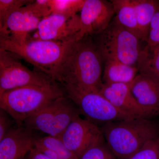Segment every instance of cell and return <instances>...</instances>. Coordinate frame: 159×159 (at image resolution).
Masks as SVG:
<instances>
[{"mask_svg": "<svg viewBox=\"0 0 159 159\" xmlns=\"http://www.w3.org/2000/svg\"><path fill=\"white\" fill-rule=\"evenodd\" d=\"M103 58L91 36L76 41L55 71L53 80L83 90L99 92Z\"/></svg>", "mask_w": 159, "mask_h": 159, "instance_id": "6da1fadb", "label": "cell"}, {"mask_svg": "<svg viewBox=\"0 0 159 159\" xmlns=\"http://www.w3.org/2000/svg\"><path fill=\"white\" fill-rule=\"evenodd\" d=\"M101 130L107 145L119 159H129L159 135V125L148 118L108 122L103 125Z\"/></svg>", "mask_w": 159, "mask_h": 159, "instance_id": "7a4b0ae2", "label": "cell"}, {"mask_svg": "<svg viewBox=\"0 0 159 159\" xmlns=\"http://www.w3.org/2000/svg\"><path fill=\"white\" fill-rule=\"evenodd\" d=\"M75 41L61 42L38 38L19 41L6 34L0 35V49L24 58L54 80L57 68Z\"/></svg>", "mask_w": 159, "mask_h": 159, "instance_id": "3957f363", "label": "cell"}, {"mask_svg": "<svg viewBox=\"0 0 159 159\" xmlns=\"http://www.w3.org/2000/svg\"><path fill=\"white\" fill-rule=\"evenodd\" d=\"M55 83L45 85H28L6 91L0 95V107L20 125L44 106L65 96Z\"/></svg>", "mask_w": 159, "mask_h": 159, "instance_id": "277c9868", "label": "cell"}, {"mask_svg": "<svg viewBox=\"0 0 159 159\" xmlns=\"http://www.w3.org/2000/svg\"><path fill=\"white\" fill-rule=\"evenodd\" d=\"M139 40L114 16L108 27L99 34L95 43L104 60L116 61L135 66L141 54Z\"/></svg>", "mask_w": 159, "mask_h": 159, "instance_id": "5b68a950", "label": "cell"}, {"mask_svg": "<svg viewBox=\"0 0 159 159\" xmlns=\"http://www.w3.org/2000/svg\"><path fill=\"white\" fill-rule=\"evenodd\" d=\"M80 114L74 102L64 96L51 101L24 122L29 129L60 138Z\"/></svg>", "mask_w": 159, "mask_h": 159, "instance_id": "8992f818", "label": "cell"}, {"mask_svg": "<svg viewBox=\"0 0 159 159\" xmlns=\"http://www.w3.org/2000/svg\"><path fill=\"white\" fill-rule=\"evenodd\" d=\"M62 86L66 97L74 102L80 113L95 124L133 119L118 111L99 92L83 90L71 85Z\"/></svg>", "mask_w": 159, "mask_h": 159, "instance_id": "52a82bcc", "label": "cell"}, {"mask_svg": "<svg viewBox=\"0 0 159 159\" xmlns=\"http://www.w3.org/2000/svg\"><path fill=\"white\" fill-rule=\"evenodd\" d=\"M45 75L23 65L16 55L0 49V95L11 90L28 85H45L55 83Z\"/></svg>", "mask_w": 159, "mask_h": 159, "instance_id": "ba28073f", "label": "cell"}, {"mask_svg": "<svg viewBox=\"0 0 159 159\" xmlns=\"http://www.w3.org/2000/svg\"><path fill=\"white\" fill-rule=\"evenodd\" d=\"M59 139L80 158L92 146L105 142L101 129L80 116L71 122Z\"/></svg>", "mask_w": 159, "mask_h": 159, "instance_id": "9c48e42d", "label": "cell"}, {"mask_svg": "<svg viewBox=\"0 0 159 159\" xmlns=\"http://www.w3.org/2000/svg\"><path fill=\"white\" fill-rule=\"evenodd\" d=\"M80 30V17L77 14H51L41 20L37 29L38 38L61 42L78 40Z\"/></svg>", "mask_w": 159, "mask_h": 159, "instance_id": "30bf717a", "label": "cell"}, {"mask_svg": "<svg viewBox=\"0 0 159 159\" xmlns=\"http://www.w3.org/2000/svg\"><path fill=\"white\" fill-rule=\"evenodd\" d=\"M80 12L78 40L101 34L108 27L115 14L111 2L103 0H85Z\"/></svg>", "mask_w": 159, "mask_h": 159, "instance_id": "8fae6325", "label": "cell"}, {"mask_svg": "<svg viewBox=\"0 0 159 159\" xmlns=\"http://www.w3.org/2000/svg\"><path fill=\"white\" fill-rule=\"evenodd\" d=\"M99 93L115 108L127 116L148 119L153 117L134 97L130 84L103 83Z\"/></svg>", "mask_w": 159, "mask_h": 159, "instance_id": "7c38bea8", "label": "cell"}, {"mask_svg": "<svg viewBox=\"0 0 159 159\" xmlns=\"http://www.w3.org/2000/svg\"><path fill=\"white\" fill-rule=\"evenodd\" d=\"M33 1L9 16L0 28V35L8 34L17 40L28 39L29 33L38 29L43 14L32 4Z\"/></svg>", "mask_w": 159, "mask_h": 159, "instance_id": "4fadbf2b", "label": "cell"}, {"mask_svg": "<svg viewBox=\"0 0 159 159\" xmlns=\"http://www.w3.org/2000/svg\"><path fill=\"white\" fill-rule=\"evenodd\" d=\"M31 129H11L0 141V159H23L34 147L36 139Z\"/></svg>", "mask_w": 159, "mask_h": 159, "instance_id": "5bb4252c", "label": "cell"}, {"mask_svg": "<svg viewBox=\"0 0 159 159\" xmlns=\"http://www.w3.org/2000/svg\"><path fill=\"white\" fill-rule=\"evenodd\" d=\"M130 87L140 105L153 116L159 115V78L140 73L131 83Z\"/></svg>", "mask_w": 159, "mask_h": 159, "instance_id": "9a60e30c", "label": "cell"}, {"mask_svg": "<svg viewBox=\"0 0 159 159\" xmlns=\"http://www.w3.org/2000/svg\"><path fill=\"white\" fill-rule=\"evenodd\" d=\"M135 66L116 61H105L102 80L104 84H130L138 75Z\"/></svg>", "mask_w": 159, "mask_h": 159, "instance_id": "2e32d148", "label": "cell"}, {"mask_svg": "<svg viewBox=\"0 0 159 159\" xmlns=\"http://www.w3.org/2000/svg\"><path fill=\"white\" fill-rule=\"evenodd\" d=\"M116 19L125 29L141 40L135 9L132 0H112Z\"/></svg>", "mask_w": 159, "mask_h": 159, "instance_id": "e0dca14e", "label": "cell"}, {"mask_svg": "<svg viewBox=\"0 0 159 159\" xmlns=\"http://www.w3.org/2000/svg\"><path fill=\"white\" fill-rule=\"evenodd\" d=\"M132 2L135 9L141 40L147 42L151 22L159 10V2L152 0H132Z\"/></svg>", "mask_w": 159, "mask_h": 159, "instance_id": "ac0fdd59", "label": "cell"}, {"mask_svg": "<svg viewBox=\"0 0 159 159\" xmlns=\"http://www.w3.org/2000/svg\"><path fill=\"white\" fill-rule=\"evenodd\" d=\"M34 147L51 159H80L56 137L48 136L36 139Z\"/></svg>", "mask_w": 159, "mask_h": 159, "instance_id": "d6986e66", "label": "cell"}, {"mask_svg": "<svg viewBox=\"0 0 159 159\" xmlns=\"http://www.w3.org/2000/svg\"><path fill=\"white\" fill-rule=\"evenodd\" d=\"M137 65L140 73L159 78V44L154 48L146 46L141 51Z\"/></svg>", "mask_w": 159, "mask_h": 159, "instance_id": "ffe728a7", "label": "cell"}, {"mask_svg": "<svg viewBox=\"0 0 159 159\" xmlns=\"http://www.w3.org/2000/svg\"><path fill=\"white\" fill-rule=\"evenodd\" d=\"M85 0H49L51 14L73 15L80 11Z\"/></svg>", "mask_w": 159, "mask_h": 159, "instance_id": "44dd1931", "label": "cell"}, {"mask_svg": "<svg viewBox=\"0 0 159 159\" xmlns=\"http://www.w3.org/2000/svg\"><path fill=\"white\" fill-rule=\"evenodd\" d=\"M32 1L29 0H0V28L4 26L10 15L26 6Z\"/></svg>", "mask_w": 159, "mask_h": 159, "instance_id": "7402d4cb", "label": "cell"}, {"mask_svg": "<svg viewBox=\"0 0 159 159\" xmlns=\"http://www.w3.org/2000/svg\"><path fill=\"white\" fill-rule=\"evenodd\" d=\"M105 142L92 146L85 152L80 159H116Z\"/></svg>", "mask_w": 159, "mask_h": 159, "instance_id": "603a6c76", "label": "cell"}, {"mask_svg": "<svg viewBox=\"0 0 159 159\" xmlns=\"http://www.w3.org/2000/svg\"><path fill=\"white\" fill-rule=\"evenodd\" d=\"M129 159H159V137L146 143Z\"/></svg>", "mask_w": 159, "mask_h": 159, "instance_id": "cb8c5ba5", "label": "cell"}, {"mask_svg": "<svg viewBox=\"0 0 159 159\" xmlns=\"http://www.w3.org/2000/svg\"><path fill=\"white\" fill-rule=\"evenodd\" d=\"M8 114L5 111L1 109L0 110V141L10 130L11 120L8 116Z\"/></svg>", "mask_w": 159, "mask_h": 159, "instance_id": "d4e9b609", "label": "cell"}, {"mask_svg": "<svg viewBox=\"0 0 159 159\" xmlns=\"http://www.w3.org/2000/svg\"><path fill=\"white\" fill-rule=\"evenodd\" d=\"M147 43V46L150 48H154L159 44V28L149 30Z\"/></svg>", "mask_w": 159, "mask_h": 159, "instance_id": "484cf974", "label": "cell"}, {"mask_svg": "<svg viewBox=\"0 0 159 159\" xmlns=\"http://www.w3.org/2000/svg\"><path fill=\"white\" fill-rule=\"evenodd\" d=\"M28 159H51L35 147L32 148L28 154Z\"/></svg>", "mask_w": 159, "mask_h": 159, "instance_id": "4316f807", "label": "cell"}, {"mask_svg": "<svg viewBox=\"0 0 159 159\" xmlns=\"http://www.w3.org/2000/svg\"><path fill=\"white\" fill-rule=\"evenodd\" d=\"M159 28V10L154 15L150 23V29Z\"/></svg>", "mask_w": 159, "mask_h": 159, "instance_id": "83f0119b", "label": "cell"}, {"mask_svg": "<svg viewBox=\"0 0 159 159\" xmlns=\"http://www.w3.org/2000/svg\"><path fill=\"white\" fill-rule=\"evenodd\" d=\"M23 159H28V156H27V157H25Z\"/></svg>", "mask_w": 159, "mask_h": 159, "instance_id": "f1b7e54d", "label": "cell"}]
</instances>
